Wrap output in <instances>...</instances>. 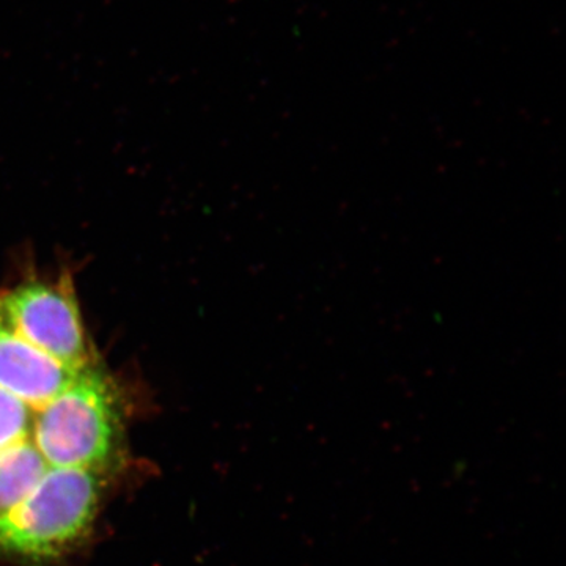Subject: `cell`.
<instances>
[{"mask_svg": "<svg viewBox=\"0 0 566 566\" xmlns=\"http://www.w3.org/2000/svg\"><path fill=\"white\" fill-rule=\"evenodd\" d=\"M76 375L24 340L0 315V389L35 411L57 397Z\"/></svg>", "mask_w": 566, "mask_h": 566, "instance_id": "277c9868", "label": "cell"}, {"mask_svg": "<svg viewBox=\"0 0 566 566\" xmlns=\"http://www.w3.org/2000/svg\"><path fill=\"white\" fill-rule=\"evenodd\" d=\"M48 469L31 439L0 452V520L28 497Z\"/></svg>", "mask_w": 566, "mask_h": 566, "instance_id": "5b68a950", "label": "cell"}, {"mask_svg": "<svg viewBox=\"0 0 566 566\" xmlns=\"http://www.w3.org/2000/svg\"><path fill=\"white\" fill-rule=\"evenodd\" d=\"M102 474L50 468L20 505L0 520V556L48 560L61 556L91 528Z\"/></svg>", "mask_w": 566, "mask_h": 566, "instance_id": "7a4b0ae2", "label": "cell"}, {"mask_svg": "<svg viewBox=\"0 0 566 566\" xmlns=\"http://www.w3.org/2000/svg\"><path fill=\"white\" fill-rule=\"evenodd\" d=\"M120 438V395L98 363L33 411L31 441L50 468L102 474L114 463Z\"/></svg>", "mask_w": 566, "mask_h": 566, "instance_id": "6da1fadb", "label": "cell"}, {"mask_svg": "<svg viewBox=\"0 0 566 566\" xmlns=\"http://www.w3.org/2000/svg\"><path fill=\"white\" fill-rule=\"evenodd\" d=\"M33 409L0 389V452L31 439Z\"/></svg>", "mask_w": 566, "mask_h": 566, "instance_id": "8992f818", "label": "cell"}, {"mask_svg": "<svg viewBox=\"0 0 566 566\" xmlns=\"http://www.w3.org/2000/svg\"><path fill=\"white\" fill-rule=\"evenodd\" d=\"M0 315L24 340L71 371L96 364L69 275L32 279L0 293Z\"/></svg>", "mask_w": 566, "mask_h": 566, "instance_id": "3957f363", "label": "cell"}]
</instances>
